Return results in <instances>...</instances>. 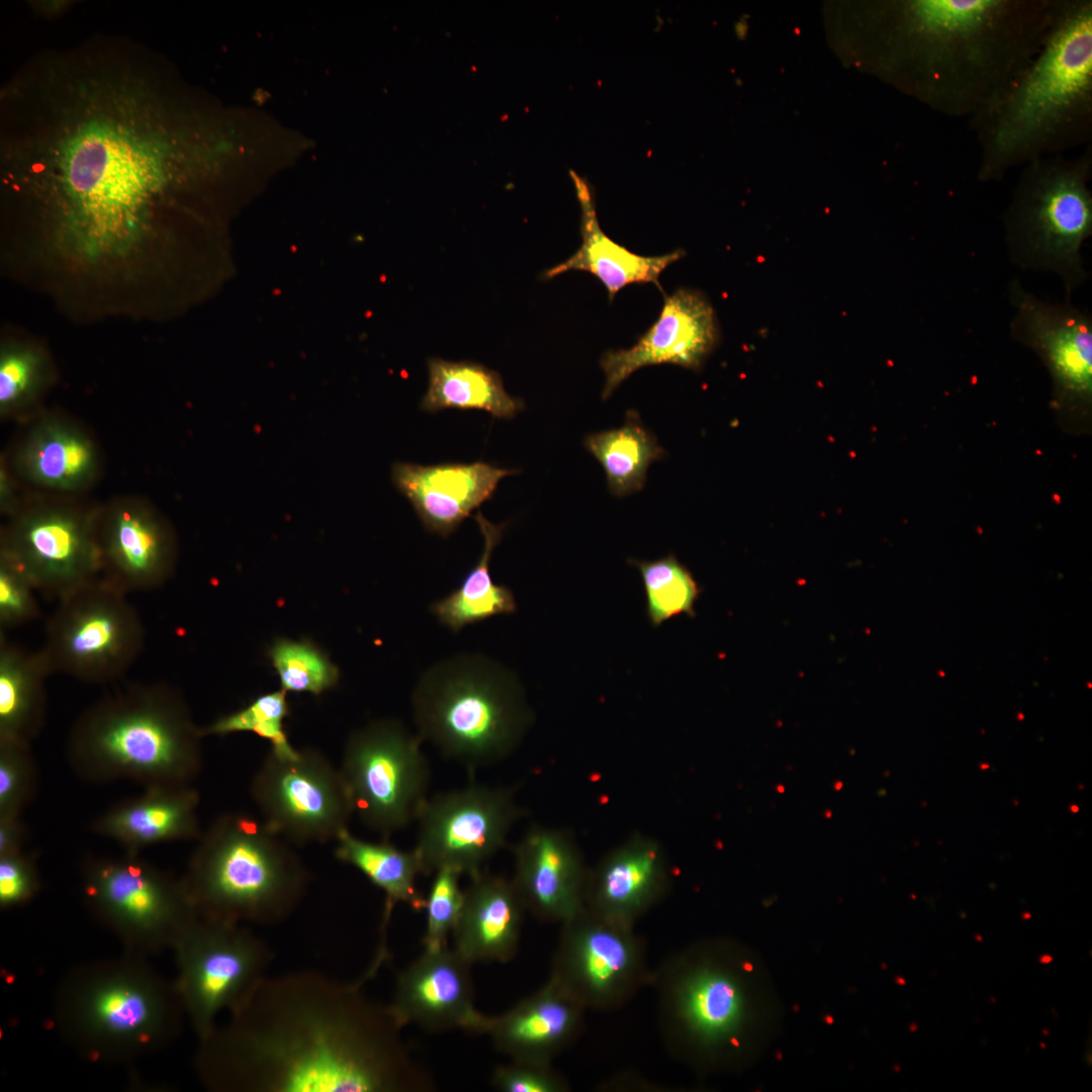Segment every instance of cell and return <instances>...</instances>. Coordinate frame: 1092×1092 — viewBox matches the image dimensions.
<instances>
[{"label": "cell", "instance_id": "6da1fadb", "mask_svg": "<svg viewBox=\"0 0 1092 1092\" xmlns=\"http://www.w3.org/2000/svg\"><path fill=\"white\" fill-rule=\"evenodd\" d=\"M357 983L303 971L265 977L200 1041L201 1082L222 1092H421L433 1087L388 1006Z\"/></svg>", "mask_w": 1092, "mask_h": 1092}, {"label": "cell", "instance_id": "7a4b0ae2", "mask_svg": "<svg viewBox=\"0 0 1092 1092\" xmlns=\"http://www.w3.org/2000/svg\"><path fill=\"white\" fill-rule=\"evenodd\" d=\"M1054 0H913L888 10L887 64L933 111L972 117L1031 60Z\"/></svg>", "mask_w": 1092, "mask_h": 1092}, {"label": "cell", "instance_id": "3957f363", "mask_svg": "<svg viewBox=\"0 0 1092 1092\" xmlns=\"http://www.w3.org/2000/svg\"><path fill=\"white\" fill-rule=\"evenodd\" d=\"M661 1038L698 1074L744 1071L779 1035L783 1005L759 954L737 940H698L652 971Z\"/></svg>", "mask_w": 1092, "mask_h": 1092}, {"label": "cell", "instance_id": "277c9868", "mask_svg": "<svg viewBox=\"0 0 1092 1092\" xmlns=\"http://www.w3.org/2000/svg\"><path fill=\"white\" fill-rule=\"evenodd\" d=\"M978 179L1064 155L1092 132V1L1054 0L1044 38L1026 66L971 117Z\"/></svg>", "mask_w": 1092, "mask_h": 1092}, {"label": "cell", "instance_id": "5b68a950", "mask_svg": "<svg viewBox=\"0 0 1092 1092\" xmlns=\"http://www.w3.org/2000/svg\"><path fill=\"white\" fill-rule=\"evenodd\" d=\"M202 738L178 690L163 681L133 682L77 718L66 753L76 775L91 783L182 787L202 768Z\"/></svg>", "mask_w": 1092, "mask_h": 1092}, {"label": "cell", "instance_id": "8992f818", "mask_svg": "<svg viewBox=\"0 0 1092 1092\" xmlns=\"http://www.w3.org/2000/svg\"><path fill=\"white\" fill-rule=\"evenodd\" d=\"M186 1013L174 982L140 954L80 967L54 1000V1023L91 1061H126L158 1051L181 1031Z\"/></svg>", "mask_w": 1092, "mask_h": 1092}, {"label": "cell", "instance_id": "52a82bcc", "mask_svg": "<svg viewBox=\"0 0 1092 1092\" xmlns=\"http://www.w3.org/2000/svg\"><path fill=\"white\" fill-rule=\"evenodd\" d=\"M198 839L181 880L199 916L274 925L302 901L310 875L290 843L263 821L226 812Z\"/></svg>", "mask_w": 1092, "mask_h": 1092}, {"label": "cell", "instance_id": "ba28073f", "mask_svg": "<svg viewBox=\"0 0 1092 1092\" xmlns=\"http://www.w3.org/2000/svg\"><path fill=\"white\" fill-rule=\"evenodd\" d=\"M412 706L420 738L468 770L509 757L533 722L516 675L480 654L431 666L414 690Z\"/></svg>", "mask_w": 1092, "mask_h": 1092}, {"label": "cell", "instance_id": "9c48e42d", "mask_svg": "<svg viewBox=\"0 0 1092 1092\" xmlns=\"http://www.w3.org/2000/svg\"><path fill=\"white\" fill-rule=\"evenodd\" d=\"M1092 152L1055 155L1023 166L1004 214L1011 262L1057 275L1066 299L1089 279L1082 248L1092 235Z\"/></svg>", "mask_w": 1092, "mask_h": 1092}, {"label": "cell", "instance_id": "30bf717a", "mask_svg": "<svg viewBox=\"0 0 1092 1092\" xmlns=\"http://www.w3.org/2000/svg\"><path fill=\"white\" fill-rule=\"evenodd\" d=\"M84 901L131 953L172 948L198 916L182 880L140 853L87 858L81 870Z\"/></svg>", "mask_w": 1092, "mask_h": 1092}, {"label": "cell", "instance_id": "8fae6325", "mask_svg": "<svg viewBox=\"0 0 1092 1092\" xmlns=\"http://www.w3.org/2000/svg\"><path fill=\"white\" fill-rule=\"evenodd\" d=\"M126 596L99 577L58 601L39 649L51 674L107 684L127 671L144 648L145 628Z\"/></svg>", "mask_w": 1092, "mask_h": 1092}, {"label": "cell", "instance_id": "7c38bea8", "mask_svg": "<svg viewBox=\"0 0 1092 1092\" xmlns=\"http://www.w3.org/2000/svg\"><path fill=\"white\" fill-rule=\"evenodd\" d=\"M422 742L394 719L371 722L346 742L340 771L353 813L384 840L416 821L429 798Z\"/></svg>", "mask_w": 1092, "mask_h": 1092}, {"label": "cell", "instance_id": "4fadbf2b", "mask_svg": "<svg viewBox=\"0 0 1092 1092\" xmlns=\"http://www.w3.org/2000/svg\"><path fill=\"white\" fill-rule=\"evenodd\" d=\"M171 949L174 983L199 1040L212 1032L221 1011L231 1013L252 996L273 960L269 946L244 924L199 915Z\"/></svg>", "mask_w": 1092, "mask_h": 1092}, {"label": "cell", "instance_id": "5bb4252c", "mask_svg": "<svg viewBox=\"0 0 1092 1092\" xmlns=\"http://www.w3.org/2000/svg\"><path fill=\"white\" fill-rule=\"evenodd\" d=\"M99 513L68 502L23 505L1 531L0 555L60 601L101 576Z\"/></svg>", "mask_w": 1092, "mask_h": 1092}, {"label": "cell", "instance_id": "9a60e30c", "mask_svg": "<svg viewBox=\"0 0 1092 1092\" xmlns=\"http://www.w3.org/2000/svg\"><path fill=\"white\" fill-rule=\"evenodd\" d=\"M251 795L262 821L295 845L336 840L353 814L340 768L310 747L270 749L253 778Z\"/></svg>", "mask_w": 1092, "mask_h": 1092}, {"label": "cell", "instance_id": "2e32d148", "mask_svg": "<svg viewBox=\"0 0 1092 1092\" xmlns=\"http://www.w3.org/2000/svg\"><path fill=\"white\" fill-rule=\"evenodd\" d=\"M561 924L550 977L585 1009L615 1010L650 984L646 943L634 926L586 907Z\"/></svg>", "mask_w": 1092, "mask_h": 1092}, {"label": "cell", "instance_id": "e0dca14e", "mask_svg": "<svg viewBox=\"0 0 1092 1092\" xmlns=\"http://www.w3.org/2000/svg\"><path fill=\"white\" fill-rule=\"evenodd\" d=\"M524 814L509 787L470 784L428 798L417 820L422 875L450 868L473 877L500 850Z\"/></svg>", "mask_w": 1092, "mask_h": 1092}, {"label": "cell", "instance_id": "ac0fdd59", "mask_svg": "<svg viewBox=\"0 0 1092 1092\" xmlns=\"http://www.w3.org/2000/svg\"><path fill=\"white\" fill-rule=\"evenodd\" d=\"M1014 308L1009 324L1016 342L1033 350L1046 366L1054 397L1061 405H1087L1092 397V315L1071 299L1052 302L1026 290L1018 278L1008 285Z\"/></svg>", "mask_w": 1092, "mask_h": 1092}, {"label": "cell", "instance_id": "d6986e66", "mask_svg": "<svg viewBox=\"0 0 1092 1092\" xmlns=\"http://www.w3.org/2000/svg\"><path fill=\"white\" fill-rule=\"evenodd\" d=\"M98 541L100 577L125 595L158 588L174 573L176 534L149 502L125 496L100 508Z\"/></svg>", "mask_w": 1092, "mask_h": 1092}, {"label": "cell", "instance_id": "ffe728a7", "mask_svg": "<svg viewBox=\"0 0 1092 1092\" xmlns=\"http://www.w3.org/2000/svg\"><path fill=\"white\" fill-rule=\"evenodd\" d=\"M470 966L447 946L425 950L396 977L388 1008L397 1023L429 1032L486 1033L492 1017L475 1007Z\"/></svg>", "mask_w": 1092, "mask_h": 1092}, {"label": "cell", "instance_id": "44dd1931", "mask_svg": "<svg viewBox=\"0 0 1092 1092\" xmlns=\"http://www.w3.org/2000/svg\"><path fill=\"white\" fill-rule=\"evenodd\" d=\"M719 339L713 306L700 291L680 288L664 296L657 321L629 349L607 351L600 360L605 373L603 399L638 369L673 364L698 370Z\"/></svg>", "mask_w": 1092, "mask_h": 1092}, {"label": "cell", "instance_id": "7402d4cb", "mask_svg": "<svg viewBox=\"0 0 1092 1092\" xmlns=\"http://www.w3.org/2000/svg\"><path fill=\"white\" fill-rule=\"evenodd\" d=\"M513 852L511 881L525 911L541 921L563 923L585 907L588 868L567 831L535 826Z\"/></svg>", "mask_w": 1092, "mask_h": 1092}, {"label": "cell", "instance_id": "603a6c76", "mask_svg": "<svg viewBox=\"0 0 1092 1092\" xmlns=\"http://www.w3.org/2000/svg\"><path fill=\"white\" fill-rule=\"evenodd\" d=\"M671 874L662 846L635 834L588 868L584 905L610 920L634 926L670 888Z\"/></svg>", "mask_w": 1092, "mask_h": 1092}, {"label": "cell", "instance_id": "cb8c5ba5", "mask_svg": "<svg viewBox=\"0 0 1092 1092\" xmlns=\"http://www.w3.org/2000/svg\"><path fill=\"white\" fill-rule=\"evenodd\" d=\"M519 472L483 461L436 465L396 462L391 478L412 504L424 528L447 537L493 495L502 478Z\"/></svg>", "mask_w": 1092, "mask_h": 1092}, {"label": "cell", "instance_id": "d4e9b609", "mask_svg": "<svg viewBox=\"0 0 1092 1092\" xmlns=\"http://www.w3.org/2000/svg\"><path fill=\"white\" fill-rule=\"evenodd\" d=\"M585 1010L549 977L536 992L492 1017L486 1033L512 1060L551 1064L582 1031Z\"/></svg>", "mask_w": 1092, "mask_h": 1092}, {"label": "cell", "instance_id": "484cf974", "mask_svg": "<svg viewBox=\"0 0 1092 1092\" xmlns=\"http://www.w3.org/2000/svg\"><path fill=\"white\" fill-rule=\"evenodd\" d=\"M14 472L26 482L61 493L90 487L100 475L101 458L93 438L60 417L36 420L12 457Z\"/></svg>", "mask_w": 1092, "mask_h": 1092}, {"label": "cell", "instance_id": "4316f807", "mask_svg": "<svg viewBox=\"0 0 1092 1092\" xmlns=\"http://www.w3.org/2000/svg\"><path fill=\"white\" fill-rule=\"evenodd\" d=\"M200 797L191 786L145 788L143 794L109 808L91 824L93 833L116 841L125 851L201 835Z\"/></svg>", "mask_w": 1092, "mask_h": 1092}, {"label": "cell", "instance_id": "83f0119b", "mask_svg": "<svg viewBox=\"0 0 1092 1092\" xmlns=\"http://www.w3.org/2000/svg\"><path fill=\"white\" fill-rule=\"evenodd\" d=\"M525 909L512 881L478 873L464 890L454 949L473 963H507L517 953Z\"/></svg>", "mask_w": 1092, "mask_h": 1092}, {"label": "cell", "instance_id": "f1b7e54d", "mask_svg": "<svg viewBox=\"0 0 1092 1092\" xmlns=\"http://www.w3.org/2000/svg\"><path fill=\"white\" fill-rule=\"evenodd\" d=\"M580 202L581 237L579 249L564 262L545 272L547 278L579 270L595 275L606 287L610 300L632 283H653L659 289V275L667 266L684 256L675 250L660 256H642L629 251L610 239L601 229L594 198L585 181L572 175Z\"/></svg>", "mask_w": 1092, "mask_h": 1092}, {"label": "cell", "instance_id": "f546056e", "mask_svg": "<svg viewBox=\"0 0 1092 1092\" xmlns=\"http://www.w3.org/2000/svg\"><path fill=\"white\" fill-rule=\"evenodd\" d=\"M50 674L39 650L27 651L0 631V740L30 744L38 736Z\"/></svg>", "mask_w": 1092, "mask_h": 1092}, {"label": "cell", "instance_id": "4dcf8cb0", "mask_svg": "<svg viewBox=\"0 0 1092 1092\" xmlns=\"http://www.w3.org/2000/svg\"><path fill=\"white\" fill-rule=\"evenodd\" d=\"M429 385L421 408L481 410L498 419H513L525 404L510 395L498 372L471 361L428 360Z\"/></svg>", "mask_w": 1092, "mask_h": 1092}, {"label": "cell", "instance_id": "1f68e13d", "mask_svg": "<svg viewBox=\"0 0 1092 1092\" xmlns=\"http://www.w3.org/2000/svg\"><path fill=\"white\" fill-rule=\"evenodd\" d=\"M474 520L483 537V549L477 563L457 588L430 606L431 613L438 621L453 632L517 611L513 592L504 584L494 583L489 572L493 550L500 542L507 524H493L481 512L475 515Z\"/></svg>", "mask_w": 1092, "mask_h": 1092}, {"label": "cell", "instance_id": "d6a6232c", "mask_svg": "<svg viewBox=\"0 0 1092 1092\" xmlns=\"http://www.w3.org/2000/svg\"><path fill=\"white\" fill-rule=\"evenodd\" d=\"M336 842V858L359 870L384 893L383 931L397 903H405L417 911L424 910L426 898L416 885L422 868L414 849L401 850L384 839L381 842L366 841L353 835L348 828L339 834Z\"/></svg>", "mask_w": 1092, "mask_h": 1092}, {"label": "cell", "instance_id": "836d02e7", "mask_svg": "<svg viewBox=\"0 0 1092 1092\" xmlns=\"http://www.w3.org/2000/svg\"><path fill=\"white\" fill-rule=\"evenodd\" d=\"M583 446L601 463L608 488L618 497L640 491L650 464L665 456L656 436L633 411L623 426L588 434Z\"/></svg>", "mask_w": 1092, "mask_h": 1092}, {"label": "cell", "instance_id": "e575fe53", "mask_svg": "<svg viewBox=\"0 0 1092 1092\" xmlns=\"http://www.w3.org/2000/svg\"><path fill=\"white\" fill-rule=\"evenodd\" d=\"M642 577L646 615L657 628L666 621L687 615L696 616L695 605L702 588L691 570L673 553L654 560L629 558Z\"/></svg>", "mask_w": 1092, "mask_h": 1092}, {"label": "cell", "instance_id": "d590c367", "mask_svg": "<svg viewBox=\"0 0 1092 1092\" xmlns=\"http://www.w3.org/2000/svg\"><path fill=\"white\" fill-rule=\"evenodd\" d=\"M283 691L318 696L334 689L340 679L338 666L328 653L308 638L278 637L266 650Z\"/></svg>", "mask_w": 1092, "mask_h": 1092}, {"label": "cell", "instance_id": "8d00e7d4", "mask_svg": "<svg viewBox=\"0 0 1092 1092\" xmlns=\"http://www.w3.org/2000/svg\"><path fill=\"white\" fill-rule=\"evenodd\" d=\"M289 713L286 692L280 689L257 697L241 710L221 715L200 727V734L204 738L248 731L267 739L276 752H291L295 748L290 744L283 724Z\"/></svg>", "mask_w": 1092, "mask_h": 1092}, {"label": "cell", "instance_id": "74e56055", "mask_svg": "<svg viewBox=\"0 0 1092 1092\" xmlns=\"http://www.w3.org/2000/svg\"><path fill=\"white\" fill-rule=\"evenodd\" d=\"M36 787L37 770L30 744L0 740V816L21 815Z\"/></svg>", "mask_w": 1092, "mask_h": 1092}, {"label": "cell", "instance_id": "f35d334b", "mask_svg": "<svg viewBox=\"0 0 1092 1092\" xmlns=\"http://www.w3.org/2000/svg\"><path fill=\"white\" fill-rule=\"evenodd\" d=\"M434 874L424 908L427 913L423 938L425 950L446 946L448 935L453 932L458 920L464 896L459 885V872L442 868Z\"/></svg>", "mask_w": 1092, "mask_h": 1092}, {"label": "cell", "instance_id": "ab89813d", "mask_svg": "<svg viewBox=\"0 0 1092 1092\" xmlns=\"http://www.w3.org/2000/svg\"><path fill=\"white\" fill-rule=\"evenodd\" d=\"M42 360L28 349L4 351L0 358V414L10 417L29 404L39 386Z\"/></svg>", "mask_w": 1092, "mask_h": 1092}, {"label": "cell", "instance_id": "60d3db41", "mask_svg": "<svg viewBox=\"0 0 1092 1092\" xmlns=\"http://www.w3.org/2000/svg\"><path fill=\"white\" fill-rule=\"evenodd\" d=\"M36 589L7 558L0 555V627L17 628L39 615Z\"/></svg>", "mask_w": 1092, "mask_h": 1092}, {"label": "cell", "instance_id": "b9f144b4", "mask_svg": "<svg viewBox=\"0 0 1092 1092\" xmlns=\"http://www.w3.org/2000/svg\"><path fill=\"white\" fill-rule=\"evenodd\" d=\"M491 1084L503 1092H565L570 1087L551 1064L519 1060L497 1067Z\"/></svg>", "mask_w": 1092, "mask_h": 1092}, {"label": "cell", "instance_id": "7bdbcfd3", "mask_svg": "<svg viewBox=\"0 0 1092 1092\" xmlns=\"http://www.w3.org/2000/svg\"><path fill=\"white\" fill-rule=\"evenodd\" d=\"M36 860L23 850L0 855V907L8 909L31 900L39 889Z\"/></svg>", "mask_w": 1092, "mask_h": 1092}, {"label": "cell", "instance_id": "ee69618b", "mask_svg": "<svg viewBox=\"0 0 1092 1092\" xmlns=\"http://www.w3.org/2000/svg\"><path fill=\"white\" fill-rule=\"evenodd\" d=\"M27 838V829L20 815L0 816V855L22 850Z\"/></svg>", "mask_w": 1092, "mask_h": 1092}, {"label": "cell", "instance_id": "f6af8a7d", "mask_svg": "<svg viewBox=\"0 0 1092 1092\" xmlns=\"http://www.w3.org/2000/svg\"><path fill=\"white\" fill-rule=\"evenodd\" d=\"M1071 809L1074 810L1073 812H1078V810H1079L1078 807H1076V806L1071 807Z\"/></svg>", "mask_w": 1092, "mask_h": 1092}]
</instances>
